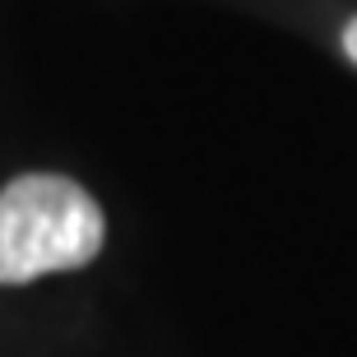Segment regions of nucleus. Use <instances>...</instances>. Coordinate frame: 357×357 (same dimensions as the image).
<instances>
[{
  "instance_id": "obj_2",
  "label": "nucleus",
  "mask_w": 357,
  "mask_h": 357,
  "mask_svg": "<svg viewBox=\"0 0 357 357\" xmlns=\"http://www.w3.org/2000/svg\"><path fill=\"white\" fill-rule=\"evenodd\" d=\"M344 52H348V61L357 66V19H353V24L344 28Z\"/></svg>"
},
{
  "instance_id": "obj_1",
  "label": "nucleus",
  "mask_w": 357,
  "mask_h": 357,
  "mask_svg": "<svg viewBox=\"0 0 357 357\" xmlns=\"http://www.w3.org/2000/svg\"><path fill=\"white\" fill-rule=\"evenodd\" d=\"M107 218L79 181L56 172L14 176L0 190V283H33L98 260Z\"/></svg>"
}]
</instances>
